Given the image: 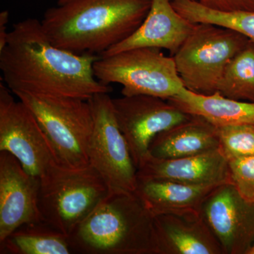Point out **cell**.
<instances>
[{
    "label": "cell",
    "mask_w": 254,
    "mask_h": 254,
    "mask_svg": "<svg viewBox=\"0 0 254 254\" xmlns=\"http://www.w3.org/2000/svg\"><path fill=\"white\" fill-rule=\"evenodd\" d=\"M97 55H79L54 46L41 21L26 18L13 24L0 50L3 82L12 92L88 100L111 87L94 75Z\"/></svg>",
    "instance_id": "cell-1"
},
{
    "label": "cell",
    "mask_w": 254,
    "mask_h": 254,
    "mask_svg": "<svg viewBox=\"0 0 254 254\" xmlns=\"http://www.w3.org/2000/svg\"><path fill=\"white\" fill-rule=\"evenodd\" d=\"M152 0H70L45 12L41 24L54 46L74 54L101 56L131 36Z\"/></svg>",
    "instance_id": "cell-2"
},
{
    "label": "cell",
    "mask_w": 254,
    "mask_h": 254,
    "mask_svg": "<svg viewBox=\"0 0 254 254\" xmlns=\"http://www.w3.org/2000/svg\"><path fill=\"white\" fill-rule=\"evenodd\" d=\"M153 220L136 193L109 192L68 242L72 254H157Z\"/></svg>",
    "instance_id": "cell-3"
},
{
    "label": "cell",
    "mask_w": 254,
    "mask_h": 254,
    "mask_svg": "<svg viewBox=\"0 0 254 254\" xmlns=\"http://www.w3.org/2000/svg\"><path fill=\"white\" fill-rule=\"evenodd\" d=\"M40 179L42 218L67 237L109 193L106 183L90 164L71 168L55 163Z\"/></svg>",
    "instance_id": "cell-4"
},
{
    "label": "cell",
    "mask_w": 254,
    "mask_h": 254,
    "mask_svg": "<svg viewBox=\"0 0 254 254\" xmlns=\"http://www.w3.org/2000/svg\"><path fill=\"white\" fill-rule=\"evenodd\" d=\"M36 117L64 166L80 168L89 165L88 146L93 116L88 100L69 97L13 93Z\"/></svg>",
    "instance_id": "cell-5"
},
{
    "label": "cell",
    "mask_w": 254,
    "mask_h": 254,
    "mask_svg": "<svg viewBox=\"0 0 254 254\" xmlns=\"http://www.w3.org/2000/svg\"><path fill=\"white\" fill-rule=\"evenodd\" d=\"M250 39L238 32L211 23H195L191 33L173 55L187 89L213 94L232 58Z\"/></svg>",
    "instance_id": "cell-6"
},
{
    "label": "cell",
    "mask_w": 254,
    "mask_h": 254,
    "mask_svg": "<svg viewBox=\"0 0 254 254\" xmlns=\"http://www.w3.org/2000/svg\"><path fill=\"white\" fill-rule=\"evenodd\" d=\"M93 71L103 84L122 85L124 96L146 95L168 100L185 88L173 57H167L158 48H136L100 57L93 64Z\"/></svg>",
    "instance_id": "cell-7"
},
{
    "label": "cell",
    "mask_w": 254,
    "mask_h": 254,
    "mask_svg": "<svg viewBox=\"0 0 254 254\" xmlns=\"http://www.w3.org/2000/svg\"><path fill=\"white\" fill-rule=\"evenodd\" d=\"M93 116L89 146V164L106 183L109 192L134 193L138 179L126 139L117 123L113 98L98 93L88 100Z\"/></svg>",
    "instance_id": "cell-8"
},
{
    "label": "cell",
    "mask_w": 254,
    "mask_h": 254,
    "mask_svg": "<svg viewBox=\"0 0 254 254\" xmlns=\"http://www.w3.org/2000/svg\"><path fill=\"white\" fill-rule=\"evenodd\" d=\"M0 83V151L9 152L28 173L41 177L59 163L51 142L29 108Z\"/></svg>",
    "instance_id": "cell-9"
},
{
    "label": "cell",
    "mask_w": 254,
    "mask_h": 254,
    "mask_svg": "<svg viewBox=\"0 0 254 254\" xmlns=\"http://www.w3.org/2000/svg\"><path fill=\"white\" fill-rule=\"evenodd\" d=\"M113 106L136 169L148 156L150 143L157 134L192 116L168 100L151 95H123L113 99Z\"/></svg>",
    "instance_id": "cell-10"
},
{
    "label": "cell",
    "mask_w": 254,
    "mask_h": 254,
    "mask_svg": "<svg viewBox=\"0 0 254 254\" xmlns=\"http://www.w3.org/2000/svg\"><path fill=\"white\" fill-rule=\"evenodd\" d=\"M201 215L223 254L247 253L254 242V204L242 198L232 184H222L210 193Z\"/></svg>",
    "instance_id": "cell-11"
},
{
    "label": "cell",
    "mask_w": 254,
    "mask_h": 254,
    "mask_svg": "<svg viewBox=\"0 0 254 254\" xmlns=\"http://www.w3.org/2000/svg\"><path fill=\"white\" fill-rule=\"evenodd\" d=\"M40 190V177L9 152L0 151V242L25 224L43 221Z\"/></svg>",
    "instance_id": "cell-12"
},
{
    "label": "cell",
    "mask_w": 254,
    "mask_h": 254,
    "mask_svg": "<svg viewBox=\"0 0 254 254\" xmlns=\"http://www.w3.org/2000/svg\"><path fill=\"white\" fill-rule=\"evenodd\" d=\"M194 25L175 9L172 0H152L149 11L138 29L100 57L143 48L167 50L173 56L190 36Z\"/></svg>",
    "instance_id": "cell-13"
},
{
    "label": "cell",
    "mask_w": 254,
    "mask_h": 254,
    "mask_svg": "<svg viewBox=\"0 0 254 254\" xmlns=\"http://www.w3.org/2000/svg\"><path fill=\"white\" fill-rule=\"evenodd\" d=\"M137 179L168 180L191 185L230 182L228 160L220 148L182 158L160 159L148 154L137 168Z\"/></svg>",
    "instance_id": "cell-14"
},
{
    "label": "cell",
    "mask_w": 254,
    "mask_h": 254,
    "mask_svg": "<svg viewBox=\"0 0 254 254\" xmlns=\"http://www.w3.org/2000/svg\"><path fill=\"white\" fill-rule=\"evenodd\" d=\"M153 225L157 254H223L201 214H163Z\"/></svg>",
    "instance_id": "cell-15"
},
{
    "label": "cell",
    "mask_w": 254,
    "mask_h": 254,
    "mask_svg": "<svg viewBox=\"0 0 254 254\" xmlns=\"http://www.w3.org/2000/svg\"><path fill=\"white\" fill-rule=\"evenodd\" d=\"M220 185H191L138 179L134 193L153 217L163 214H201L205 200Z\"/></svg>",
    "instance_id": "cell-16"
},
{
    "label": "cell",
    "mask_w": 254,
    "mask_h": 254,
    "mask_svg": "<svg viewBox=\"0 0 254 254\" xmlns=\"http://www.w3.org/2000/svg\"><path fill=\"white\" fill-rule=\"evenodd\" d=\"M220 148L218 127L199 116L159 133L152 140L148 154L160 159L186 158Z\"/></svg>",
    "instance_id": "cell-17"
},
{
    "label": "cell",
    "mask_w": 254,
    "mask_h": 254,
    "mask_svg": "<svg viewBox=\"0 0 254 254\" xmlns=\"http://www.w3.org/2000/svg\"><path fill=\"white\" fill-rule=\"evenodd\" d=\"M168 100L184 113L201 117L216 127L254 125V103L231 99L218 91L200 94L185 87Z\"/></svg>",
    "instance_id": "cell-18"
},
{
    "label": "cell",
    "mask_w": 254,
    "mask_h": 254,
    "mask_svg": "<svg viewBox=\"0 0 254 254\" xmlns=\"http://www.w3.org/2000/svg\"><path fill=\"white\" fill-rule=\"evenodd\" d=\"M1 254H72L68 237L46 222L25 224L0 242Z\"/></svg>",
    "instance_id": "cell-19"
},
{
    "label": "cell",
    "mask_w": 254,
    "mask_h": 254,
    "mask_svg": "<svg viewBox=\"0 0 254 254\" xmlns=\"http://www.w3.org/2000/svg\"><path fill=\"white\" fill-rule=\"evenodd\" d=\"M172 3L191 23H211L230 28L254 42V11H217L205 7L194 0H172Z\"/></svg>",
    "instance_id": "cell-20"
},
{
    "label": "cell",
    "mask_w": 254,
    "mask_h": 254,
    "mask_svg": "<svg viewBox=\"0 0 254 254\" xmlns=\"http://www.w3.org/2000/svg\"><path fill=\"white\" fill-rule=\"evenodd\" d=\"M218 91L231 99L254 103V42L250 40L227 64Z\"/></svg>",
    "instance_id": "cell-21"
},
{
    "label": "cell",
    "mask_w": 254,
    "mask_h": 254,
    "mask_svg": "<svg viewBox=\"0 0 254 254\" xmlns=\"http://www.w3.org/2000/svg\"><path fill=\"white\" fill-rule=\"evenodd\" d=\"M220 148L227 160L254 155V125L218 127Z\"/></svg>",
    "instance_id": "cell-22"
},
{
    "label": "cell",
    "mask_w": 254,
    "mask_h": 254,
    "mask_svg": "<svg viewBox=\"0 0 254 254\" xmlns=\"http://www.w3.org/2000/svg\"><path fill=\"white\" fill-rule=\"evenodd\" d=\"M230 183L247 201L254 204V155L228 160Z\"/></svg>",
    "instance_id": "cell-23"
},
{
    "label": "cell",
    "mask_w": 254,
    "mask_h": 254,
    "mask_svg": "<svg viewBox=\"0 0 254 254\" xmlns=\"http://www.w3.org/2000/svg\"><path fill=\"white\" fill-rule=\"evenodd\" d=\"M208 9L221 11H254V0H194Z\"/></svg>",
    "instance_id": "cell-24"
},
{
    "label": "cell",
    "mask_w": 254,
    "mask_h": 254,
    "mask_svg": "<svg viewBox=\"0 0 254 254\" xmlns=\"http://www.w3.org/2000/svg\"><path fill=\"white\" fill-rule=\"evenodd\" d=\"M9 11L6 10L1 11L0 13V50L4 48L7 41L9 32L7 31V23H9Z\"/></svg>",
    "instance_id": "cell-25"
},
{
    "label": "cell",
    "mask_w": 254,
    "mask_h": 254,
    "mask_svg": "<svg viewBox=\"0 0 254 254\" xmlns=\"http://www.w3.org/2000/svg\"><path fill=\"white\" fill-rule=\"evenodd\" d=\"M246 254H254V242L253 244H252V245L251 246L250 248L247 251Z\"/></svg>",
    "instance_id": "cell-26"
},
{
    "label": "cell",
    "mask_w": 254,
    "mask_h": 254,
    "mask_svg": "<svg viewBox=\"0 0 254 254\" xmlns=\"http://www.w3.org/2000/svg\"><path fill=\"white\" fill-rule=\"evenodd\" d=\"M68 1H70V0H58V5L65 4V3L67 2Z\"/></svg>",
    "instance_id": "cell-27"
}]
</instances>
